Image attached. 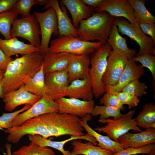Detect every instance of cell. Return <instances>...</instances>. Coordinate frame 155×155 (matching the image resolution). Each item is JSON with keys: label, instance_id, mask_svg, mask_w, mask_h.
<instances>
[{"label": "cell", "instance_id": "18", "mask_svg": "<svg viewBox=\"0 0 155 155\" xmlns=\"http://www.w3.org/2000/svg\"><path fill=\"white\" fill-rule=\"evenodd\" d=\"M145 73L144 67L137 65L132 59L128 60L118 83L114 86H105V92L116 94L121 91L123 89L130 81L142 77Z\"/></svg>", "mask_w": 155, "mask_h": 155}, {"label": "cell", "instance_id": "2", "mask_svg": "<svg viewBox=\"0 0 155 155\" xmlns=\"http://www.w3.org/2000/svg\"><path fill=\"white\" fill-rule=\"evenodd\" d=\"M115 17L106 11L95 12L82 20L77 29L78 38L87 41L97 40L102 44L107 40Z\"/></svg>", "mask_w": 155, "mask_h": 155}, {"label": "cell", "instance_id": "9", "mask_svg": "<svg viewBox=\"0 0 155 155\" xmlns=\"http://www.w3.org/2000/svg\"><path fill=\"white\" fill-rule=\"evenodd\" d=\"M39 24L41 32V43L39 51L43 56L47 52L51 36L59 35L55 11L50 7L43 12L33 13Z\"/></svg>", "mask_w": 155, "mask_h": 155}, {"label": "cell", "instance_id": "25", "mask_svg": "<svg viewBox=\"0 0 155 155\" xmlns=\"http://www.w3.org/2000/svg\"><path fill=\"white\" fill-rule=\"evenodd\" d=\"M70 54L65 52H47L43 56V64L44 74L67 69Z\"/></svg>", "mask_w": 155, "mask_h": 155}, {"label": "cell", "instance_id": "40", "mask_svg": "<svg viewBox=\"0 0 155 155\" xmlns=\"http://www.w3.org/2000/svg\"><path fill=\"white\" fill-rule=\"evenodd\" d=\"M99 104L113 106L123 111L124 107L120 101L117 94L107 92H105L99 100Z\"/></svg>", "mask_w": 155, "mask_h": 155}, {"label": "cell", "instance_id": "43", "mask_svg": "<svg viewBox=\"0 0 155 155\" xmlns=\"http://www.w3.org/2000/svg\"><path fill=\"white\" fill-rule=\"evenodd\" d=\"M18 0H0V13L11 10Z\"/></svg>", "mask_w": 155, "mask_h": 155}, {"label": "cell", "instance_id": "30", "mask_svg": "<svg viewBox=\"0 0 155 155\" xmlns=\"http://www.w3.org/2000/svg\"><path fill=\"white\" fill-rule=\"evenodd\" d=\"M139 127L155 128V105L153 103L144 104L142 110L133 119Z\"/></svg>", "mask_w": 155, "mask_h": 155}, {"label": "cell", "instance_id": "42", "mask_svg": "<svg viewBox=\"0 0 155 155\" xmlns=\"http://www.w3.org/2000/svg\"><path fill=\"white\" fill-rule=\"evenodd\" d=\"M138 24L142 32L145 34H147L155 42V23H140Z\"/></svg>", "mask_w": 155, "mask_h": 155}, {"label": "cell", "instance_id": "31", "mask_svg": "<svg viewBox=\"0 0 155 155\" xmlns=\"http://www.w3.org/2000/svg\"><path fill=\"white\" fill-rule=\"evenodd\" d=\"M134 11L135 18L138 23H155V17L146 7L144 0H127Z\"/></svg>", "mask_w": 155, "mask_h": 155}, {"label": "cell", "instance_id": "12", "mask_svg": "<svg viewBox=\"0 0 155 155\" xmlns=\"http://www.w3.org/2000/svg\"><path fill=\"white\" fill-rule=\"evenodd\" d=\"M58 105V113L76 116L80 119L92 115L95 106L93 100L85 101L73 98L63 97L55 100Z\"/></svg>", "mask_w": 155, "mask_h": 155}, {"label": "cell", "instance_id": "34", "mask_svg": "<svg viewBox=\"0 0 155 155\" xmlns=\"http://www.w3.org/2000/svg\"><path fill=\"white\" fill-rule=\"evenodd\" d=\"M46 0H20L14 5L11 10L22 18L30 16V9L34 5L38 4L45 6Z\"/></svg>", "mask_w": 155, "mask_h": 155}, {"label": "cell", "instance_id": "49", "mask_svg": "<svg viewBox=\"0 0 155 155\" xmlns=\"http://www.w3.org/2000/svg\"><path fill=\"white\" fill-rule=\"evenodd\" d=\"M151 155H155V152H154L152 153L151 154Z\"/></svg>", "mask_w": 155, "mask_h": 155}, {"label": "cell", "instance_id": "15", "mask_svg": "<svg viewBox=\"0 0 155 155\" xmlns=\"http://www.w3.org/2000/svg\"><path fill=\"white\" fill-rule=\"evenodd\" d=\"M95 12L106 11L114 17L125 18L130 24L138 23L134 10L126 0H106L100 6L94 8Z\"/></svg>", "mask_w": 155, "mask_h": 155}, {"label": "cell", "instance_id": "44", "mask_svg": "<svg viewBox=\"0 0 155 155\" xmlns=\"http://www.w3.org/2000/svg\"><path fill=\"white\" fill-rule=\"evenodd\" d=\"M13 59L7 57L0 49V70L5 71L9 63Z\"/></svg>", "mask_w": 155, "mask_h": 155}, {"label": "cell", "instance_id": "39", "mask_svg": "<svg viewBox=\"0 0 155 155\" xmlns=\"http://www.w3.org/2000/svg\"><path fill=\"white\" fill-rule=\"evenodd\" d=\"M31 106L26 104L21 109L14 112L3 113L0 116V128L7 129L12 127V122L13 119L18 114L28 109Z\"/></svg>", "mask_w": 155, "mask_h": 155}, {"label": "cell", "instance_id": "36", "mask_svg": "<svg viewBox=\"0 0 155 155\" xmlns=\"http://www.w3.org/2000/svg\"><path fill=\"white\" fill-rule=\"evenodd\" d=\"M148 87L144 82H141L138 79L133 80L129 82L122 90L121 92L142 97L146 94Z\"/></svg>", "mask_w": 155, "mask_h": 155}, {"label": "cell", "instance_id": "4", "mask_svg": "<svg viewBox=\"0 0 155 155\" xmlns=\"http://www.w3.org/2000/svg\"><path fill=\"white\" fill-rule=\"evenodd\" d=\"M112 51V48L107 41L90 55L89 74L94 96L96 98H99L105 93V86L102 79L106 67L107 58Z\"/></svg>", "mask_w": 155, "mask_h": 155}, {"label": "cell", "instance_id": "7", "mask_svg": "<svg viewBox=\"0 0 155 155\" xmlns=\"http://www.w3.org/2000/svg\"><path fill=\"white\" fill-rule=\"evenodd\" d=\"M113 24L119 33L128 36L138 44L140 50L135 55L144 53L155 55V42L142 32L138 23L133 25L121 18L115 17Z\"/></svg>", "mask_w": 155, "mask_h": 155}, {"label": "cell", "instance_id": "46", "mask_svg": "<svg viewBox=\"0 0 155 155\" xmlns=\"http://www.w3.org/2000/svg\"><path fill=\"white\" fill-rule=\"evenodd\" d=\"M5 71L0 70V98H3L4 93L3 84V78Z\"/></svg>", "mask_w": 155, "mask_h": 155}, {"label": "cell", "instance_id": "41", "mask_svg": "<svg viewBox=\"0 0 155 155\" xmlns=\"http://www.w3.org/2000/svg\"><path fill=\"white\" fill-rule=\"evenodd\" d=\"M116 94L121 103L127 105L129 109L136 106L140 102L138 97L124 92L121 91Z\"/></svg>", "mask_w": 155, "mask_h": 155}, {"label": "cell", "instance_id": "32", "mask_svg": "<svg viewBox=\"0 0 155 155\" xmlns=\"http://www.w3.org/2000/svg\"><path fill=\"white\" fill-rule=\"evenodd\" d=\"M11 155H56L51 148L42 147L31 142L24 145L13 152Z\"/></svg>", "mask_w": 155, "mask_h": 155}, {"label": "cell", "instance_id": "47", "mask_svg": "<svg viewBox=\"0 0 155 155\" xmlns=\"http://www.w3.org/2000/svg\"><path fill=\"white\" fill-rule=\"evenodd\" d=\"M11 145L9 143H7L5 144V147L6 149L7 155H11Z\"/></svg>", "mask_w": 155, "mask_h": 155}, {"label": "cell", "instance_id": "38", "mask_svg": "<svg viewBox=\"0 0 155 155\" xmlns=\"http://www.w3.org/2000/svg\"><path fill=\"white\" fill-rule=\"evenodd\" d=\"M155 152V144H152L142 148H128L124 149L113 155H135L150 154Z\"/></svg>", "mask_w": 155, "mask_h": 155}, {"label": "cell", "instance_id": "13", "mask_svg": "<svg viewBox=\"0 0 155 155\" xmlns=\"http://www.w3.org/2000/svg\"><path fill=\"white\" fill-rule=\"evenodd\" d=\"M46 95L55 101L66 96L65 91L69 84L67 69L45 74Z\"/></svg>", "mask_w": 155, "mask_h": 155}, {"label": "cell", "instance_id": "35", "mask_svg": "<svg viewBox=\"0 0 155 155\" xmlns=\"http://www.w3.org/2000/svg\"><path fill=\"white\" fill-rule=\"evenodd\" d=\"M121 110L116 107L108 106L95 105L92 116L96 117L100 115L99 119H105L109 117L117 119L122 117L123 115L121 112Z\"/></svg>", "mask_w": 155, "mask_h": 155}, {"label": "cell", "instance_id": "17", "mask_svg": "<svg viewBox=\"0 0 155 155\" xmlns=\"http://www.w3.org/2000/svg\"><path fill=\"white\" fill-rule=\"evenodd\" d=\"M41 98L27 91L23 85L16 90L5 94L3 99L5 110L11 112L21 105L28 104L32 106Z\"/></svg>", "mask_w": 155, "mask_h": 155}, {"label": "cell", "instance_id": "11", "mask_svg": "<svg viewBox=\"0 0 155 155\" xmlns=\"http://www.w3.org/2000/svg\"><path fill=\"white\" fill-rule=\"evenodd\" d=\"M53 112H58V105L55 101L45 95L28 109L17 115L13 119L12 125L18 126L29 119Z\"/></svg>", "mask_w": 155, "mask_h": 155}, {"label": "cell", "instance_id": "26", "mask_svg": "<svg viewBox=\"0 0 155 155\" xmlns=\"http://www.w3.org/2000/svg\"><path fill=\"white\" fill-rule=\"evenodd\" d=\"M0 49L8 57L17 54L23 55L39 51L35 46L25 43L15 37L8 39L0 38Z\"/></svg>", "mask_w": 155, "mask_h": 155}, {"label": "cell", "instance_id": "29", "mask_svg": "<svg viewBox=\"0 0 155 155\" xmlns=\"http://www.w3.org/2000/svg\"><path fill=\"white\" fill-rule=\"evenodd\" d=\"M76 140L71 142L73 149L71 152V155H113L110 151L103 149L88 142L84 143L80 140Z\"/></svg>", "mask_w": 155, "mask_h": 155}, {"label": "cell", "instance_id": "10", "mask_svg": "<svg viewBox=\"0 0 155 155\" xmlns=\"http://www.w3.org/2000/svg\"><path fill=\"white\" fill-rule=\"evenodd\" d=\"M4 132L8 133L7 140L13 144L17 143L26 135H38L45 138L52 136L38 117L29 119L20 125L4 130Z\"/></svg>", "mask_w": 155, "mask_h": 155}, {"label": "cell", "instance_id": "6", "mask_svg": "<svg viewBox=\"0 0 155 155\" xmlns=\"http://www.w3.org/2000/svg\"><path fill=\"white\" fill-rule=\"evenodd\" d=\"M135 112V110H130L117 119H99L98 122L106 125L103 127L95 128L94 129L96 131L106 133L111 139L119 142V138L129 130L138 132L142 131L132 118Z\"/></svg>", "mask_w": 155, "mask_h": 155}, {"label": "cell", "instance_id": "27", "mask_svg": "<svg viewBox=\"0 0 155 155\" xmlns=\"http://www.w3.org/2000/svg\"><path fill=\"white\" fill-rule=\"evenodd\" d=\"M127 39L119 34L117 26L113 24L107 41L111 46L115 53L126 57L128 59L133 58L136 54L135 49H130L127 46Z\"/></svg>", "mask_w": 155, "mask_h": 155}, {"label": "cell", "instance_id": "33", "mask_svg": "<svg viewBox=\"0 0 155 155\" xmlns=\"http://www.w3.org/2000/svg\"><path fill=\"white\" fill-rule=\"evenodd\" d=\"M18 15L11 9L0 13V33L4 36L5 39L11 38V29L13 22Z\"/></svg>", "mask_w": 155, "mask_h": 155}, {"label": "cell", "instance_id": "24", "mask_svg": "<svg viewBox=\"0 0 155 155\" xmlns=\"http://www.w3.org/2000/svg\"><path fill=\"white\" fill-rule=\"evenodd\" d=\"M92 118L91 115H88L81 119L80 123L87 133L96 140L97 145L102 149L110 151L114 153H117L125 148L120 143L111 139L108 135H101L91 127L88 123Z\"/></svg>", "mask_w": 155, "mask_h": 155}, {"label": "cell", "instance_id": "5", "mask_svg": "<svg viewBox=\"0 0 155 155\" xmlns=\"http://www.w3.org/2000/svg\"><path fill=\"white\" fill-rule=\"evenodd\" d=\"M99 42L87 41L78 38L60 36L50 42L47 52H65L73 54H89L94 52L102 45Z\"/></svg>", "mask_w": 155, "mask_h": 155}, {"label": "cell", "instance_id": "28", "mask_svg": "<svg viewBox=\"0 0 155 155\" xmlns=\"http://www.w3.org/2000/svg\"><path fill=\"white\" fill-rule=\"evenodd\" d=\"M43 64L33 77L27 76L24 80V86L29 92L42 97L46 95Z\"/></svg>", "mask_w": 155, "mask_h": 155}, {"label": "cell", "instance_id": "16", "mask_svg": "<svg viewBox=\"0 0 155 155\" xmlns=\"http://www.w3.org/2000/svg\"><path fill=\"white\" fill-rule=\"evenodd\" d=\"M90 55L70 54L67 69L69 84L90 75Z\"/></svg>", "mask_w": 155, "mask_h": 155}, {"label": "cell", "instance_id": "23", "mask_svg": "<svg viewBox=\"0 0 155 155\" xmlns=\"http://www.w3.org/2000/svg\"><path fill=\"white\" fill-rule=\"evenodd\" d=\"M60 2L69 10L73 25L77 29L82 20L90 18L95 12L94 8L86 5L82 0H61Z\"/></svg>", "mask_w": 155, "mask_h": 155}, {"label": "cell", "instance_id": "48", "mask_svg": "<svg viewBox=\"0 0 155 155\" xmlns=\"http://www.w3.org/2000/svg\"><path fill=\"white\" fill-rule=\"evenodd\" d=\"M152 154V153H151ZM137 154V155H151V154Z\"/></svg>", "mask_w": 155, "mask_h": 155}, {"label": "cell", "instance_id": "14", "mask_svg": "<svg viewBox=\"0 0 155 155\" xmlns=\"http://www.w3.org/2000/svg\"><path fill=\"white\" fill-rule=\"evenodd\" d=\"M128 59L125 56L111 51L102 79L105 87L115 86L118 83Z\"/></svg>", "mask_w": 155, "mask_h": 155}, {"label": "cell", "instance_id": "8", "mask_svg": "<svg viewBox=\"0 0 155 155\" xmlns=\"http://www.w3.org/2000/svg\"><path fill=\"white\" fill-rule=\"evenodd\" d=\"M11 38L20 37L39 49L41 43L40 26L33 14L28 17L16 18L11 29Z\"/></svg>", "mask_w": 155, "mask_h": 155}, {"label": "cell", "instance_id": "37", "mask_svg": "<svg viewBox=\"0 0 155 155\" xmlns=\"http://www.w3.org/2000/svg\"><path fill=\"white\" fill-rule=\"evenodd\" d=\"M135 62H138L144 67L148 68L151 72L153 80L155 81V56L149 53L135 55L132 59Z\"/></svg>", "mask_w": 155, "mask_h": 155}, {"label": "cell", "instance_id": "21", "mask_svg": "<svg viewBox=\"0 0 155 155\" xmlns=\"http://www.w3.org/2000/svg\"><path fill=\"white\" fill-rule=\"evenodd\" d=\"M28 137L31 142L41 147L53 148L59 151L63 155H71V152L69 150H65L64 147L67 143L73 140L82 139L90 142L95 145H97L95 139L87 133L82 136H71L70 138L60 141H53L48 138H43L38 135H28Z\"/></svg>", "mask_w": 155, "mask_h": 155}, {"label": "cell", "instance_id": "19", "mask_svg": "<svg viewBox=\"0 0 155 155\" xmlns=\"http://www.w3.org/2000/svg\"><path fill=\"white\" fill-rule=\"evenodd\" d=\"M50 7L54 9L56 14L59 36L78 38L77 29L74 27L69 17L65 7L62 4L60 7L57 0H46L44 8L48 9Z\"/></svg>", "mask_w": 155, "mask_h": 155}, {"label": "cell", "instance_id": "3", "mask_svg": "<svg viewBox=\"0 0 155 155\" xmlns=\"http://www.w3.org/2000/svg\"><path fill=\"white\" fill-rule=\"evenodd\" d=\"M38 117L52 136L68 135L77 137L85 134V129L80 123L81 119L76 116L53 112Z\"/></svg>", "mask_w": 155, "mask_h": 155}, {"label": "cell", "instance_id": "45", "mask_svg": "<svg viewBox=\"0 0 155 155\" xmlns=\"http://www.w3.org/2000/svg\"><path fill=\"white\" fill-rule=\"evenodd\" d=\"M86 5L91 7L95 8L103 4L106 0H82Z\"/></svg>", "mask_w": 155, "mask_h": 155}, {"label": "cell", "instance_id": "20", "mask_svg": "<svg viewBox=\"0 0 155 155\" xmlns=\"http://www.w3.org/2000/svg\"><path fill=\"white\" fill-rule=\"evenodd\" d=\"M118 140L125 148H141L155 143V128L146 129L135 133L128 132L120 137Z\"/></svg>", "mask_w": 155, "mask_h": 155}, {"label": "cell", "instance_id": "1", "mask_svg": "<svg viewBox=\"0 0 155 155\" xmlns=\"http://www.w3.org/2000/svg\"><path fill=\"white\" fill-rule=\"evenodd\" d=\"M43 56L39 51L22 55L11 61L3 75L4 94L16 90L23 85L24 80L27 76H34L42 66Z\"/></svg>", "mask_w": 155, "mask_h": 155}, {"label": "cell", "instance_id": "22", "mask_svg": "<svg viewBox=\"0 0 155 155\" xmlns=\"http://www.w3.org/2000/svg\"><path fill=\"white\" fill-rule=\"evenodd\" d=\"M66 96L85 101L92 99L94 96L90 75L86 78L71 82L65 91Z\"/></svg>", "mask_w": 155, "mask_h": 155}]
</instances>
